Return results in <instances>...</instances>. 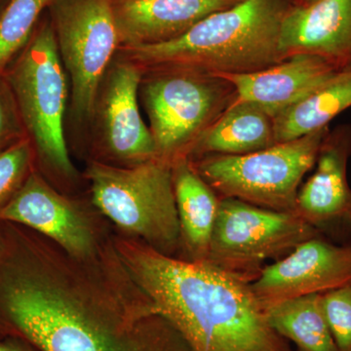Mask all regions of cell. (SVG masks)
<instances>
[{"instance_id": "obj_1", "label": "cell", "mask_w": 351, "mask_h": 351, "mask_svg": "<svg viewBox=\"0 0 351 351\" xmlns=\"http://www.w3.org/2000/svg\"><path fill=\"white\" fill-rule=\"evenodd\" d=\"M122 254L141 291L189 350L295 351L270 326L250 284L149 245H126Z\"/></svg>"}, {"instance_id": "obj_2", "label": "cell", "mask_w": 351, "mask_h": 351, "mask_svg": "<svg viewBox=\"0 0 351 351\" xmlns=\"http://www.w3.org/2000/svg\"><path fill=\"white\" fill-rule=\"evenodd\" d=\"M293 0H241L198 22L169 43L120 48L142 71L189 68L210 73L245 75L280 64L283 21Z\"/></svg>"}, {"instance_id": "obj_3", "label": "cell", "mask_w": 351, "mask_h": 351, "mask_svg": "<svg viewBox=\"0 0 351 351\" xmlns=\"http://www.w3.org/2000/svg\"><path fill=\"white\" fill-rule=\"evenodd\" d=\"M141 98L149 120L156 156L172 162L237 101L223 76L189 68L143 71Z\"/></svg>"}, {"instance_id": "obj_4", "label": "cell", "mask_w": 351, "mask_h": 351, "mask_svg": "<svg viewBox=\"0 0 351 351\" xmlns=\"http://www.w3.org/2000/svg\"><path fill=\"white\" fill-rule=\"evenodd\" d=\"M329 130L330 126L324 127L242 156L210 154L189 160L219 197L295 214L302 179L315 165L321 143Z\"/></svg>"}, {"instance_id": "obj_5", "label": "cell", "mask_w": 351, "mask_h": 351, "mask_svg": "<svg viewBox=\"0 0 351 351\" xmlns=\"http://www.w3.org/2000/svg\"><path fill=\"white\" fill-rule=\"evenodd\" d=\"M87 178L94 204L106 216L172 257L181 243L172 162L159 157L131 168L94 162Z\"/></svg>"}, {"instance_id": "obj_6", "label": "cell", "mask_w": 351, "mask_h": 351, "mask_svg": "<svg viewBox=\"0 0 351 351\" xmlns=\"http://www.w3.org/2000/svg\"><path fill=\"white\" fill-rule=\"evenodd\" d=\"M12 89L27 137L41 158L64 175L75 172L64 137L68 76L52 22L44 21L3 73Z\"/></svg>"}, {"instance_id": "obj_7", "label": "cell", "mask_w": 351, "mask_h": 351, "mask_svg": "<svg viewBox=\"0 0 351 351\" xmlns=\"http://www.w3.org/2000/svg\"><path fill=\"white\" fill-rule=\"evenodd\" d=\"M320 233L297 215L255 206L235 198L219 200L206 263L246 284L265 263L279 261Z\"/></svg>"}, {"instance_id": "obj_8", "label": "cell", "mask_w": 351, "mask_h": 351, "mask_svg": "<svg viewBox=\"0 0 351 351\" xmlns=\"http://www.w3.org/2000/svg\"><path fill=\"white\" fill-rule=\"evenodd\" d=\"M6 274L0 282V311L14 331L43 351H114L66 292L29 269Z\"/></svg>"}, {"instance_id": "obj_9", "label": "cell", "mask_w": 351, "mask_h": 351, "mask_svg": "<svg viewBox=\"0 0 351 351\" xmlns=\"http://www.w3.org/2000/svg\"><path fill=\"white\" fill-rule=\"evenodd\" d=\"M58 50L71 80L75 117H93L99 89L119 50L112 0H53Z\"/></svg>"}, {"instance_id": "obj_10", "label": "cell", "mask_w": 351, "mask_h": 351, "mask_svg": "<svg viewBox=\"0 0 351 351\" xmlns=\"http://www.w3.org/2000/svg\"><path fill=\"white\" fill-rule=\"evenodd\" d=\"M351 125L330 129L321 143L315 170L300 188L295 214L335 243H351Z\"/></svg>"}, {"instance_id": "obj_11", "label": "cell", "mask_w": 351, "mask_h": 351, "mask_svg": "<svg viewBox=\"0 0 351 351\" xmlns=\"http://www.w3.org/2000/svg\"><path fill=\"white\" fill-rule=\"evenodd\" d=\"M350 282L351 243H335L319 235L267 265L250 286L267 311L288 300L323 294Z\"/></svg>"}, {"instance_id": "obj_12", "label": "cell", "mask_w": 351, "mask_h": 351, "mask_svg": "<svg viewBox=\"0 0 351 351\" xmlns=\"http://www.w3.org/2000/svg\"><path fill=\"white\" fill-rule=\"evenodd\" d=\"M143 71L126 57L112 61L99 89L93 117L107 151L142 163L156 156V145L138 108Z\"/></svg>"}, {"instance_id": "obj_13", "label": "cell", "mask_w": 351, "mask_h": 351, "mask_svg": "<svg viewBox=\"0 0 351 351\" xmlns=\"http://www.w3.org/2000/svg\"><path fill=\"white\" fill-rule=\"evenodd\" d=\"M280 50L319 57L337 71L351 69V0H316L295 5L283 21Z\"/></svg>"}, {"instance_id": "obj_14", "label": "cell", "mask_w": 351, "mask_h": 351, "mask_svg": "<svg viewBox=\"0 0 351 351\" xmlns=\"http://www.w3.org/2000/svg\"><path fill=\"white\" fill-rule=\"evenodd\" d=\"M241 0H112L120 48L181 38L198 22Z\"/></svg>"}, {"instance_id": "obj_15", "label": "cell", "mask_w": 351, "mask_h": 351, "mask_svg": "<svg viewBox=\"0 0 351 351\" xmlns=\"http://www.w3.org/2000/svg\"><path fill=\"white\" fill-rule=\"evenodd\" d=\"M0 219L34 228L75 255L91 250L92 233L82 215L36 173L0 209Z\"/></svg>"}, {"instance_id": "obj_16", "label": "cell", "mask_w": 351, "mask_h": 351, "mask_svg": "<svg viewBox=\"0 0 351 351\" xmlns=\"http://www.w3.org/2000/svg\"><path fill=\"white\" fill-rule=\"evenodd\" d=\"M337 71L319 57L298 54L257 73L214 75L232 82L239 100L260 106L274 119L286 108L306 98Z\"/></svg>"}, {"instance_id": "obj_17", "label": "cell", "mask_w": 351, "mask_h": 351, "mask_svg": "<svg viewBox=\"0 0 351 351\" xmlns=\"http://www.w3.org/2000/svg\"><path fill=\"white\" fill-rule=\"evenodd\" d=\"M172 176L181 241L191 256L189 261L205 263L221 197L186 156L172 161Z\"/></svg>"}, {"instance_id": "obj_18", "label": "cell", "mask_w": 351, "mask_h": 351, "mask_svg": "<svg viewBox=\"0 0 351 351\" xmlns=\"http://www.w3.org/2000/svg\"><path fill=\"white\" fill-rule=\"evenodd\" d=\"M276 144L274 117L252 101L233 103L188 152L189 159L210 154L242 156Z\"/></svg>"}, {"instance_id": "obj_19", "label": "cell", "mask_w": 351, "mask_h": 351, "mask_svg": "<svg viewBox=\"0 0 351 351\" xmlns=\"http://www.w3.org/2000/svg\"><path fill=\"white\" fill-rule=\"evenodd\" d=\"M351 108V69L339 71L306 98L274 117L276 144L304 137L329 126Z\"/></svg>"}, {"instance_id": "obj_20", "label": "cell", "mask_w": 351, "mask_h": 351, "mask_svg": "<svg viewBox=\"0 0 351 351\" xmlns=\"http://www.w3.org/2000/svg\"><path fill=\"white\" fill-rule=\"evenodd\" d=\"M267 320L295 351H339L321 304V294L288 300L267 309Z\"/></svg>"}, {"instance_id": "obj_21", "label": "cell", "mask_w": 351, "mask_h": 351, "mask_svg": "<svg viewBox=\"0 0 351 351\" xmlns=\"http://www.w3.org/2000/svg\"><path fill=\"white\" fill-rule=\"evenodd\" d=\"M53 0H11L0 15V75L19 55L36 29L39 17Z\"/></svg>"}, {"instance_id": "obj_22", "label": "cell", "mask_w": 351, "mask_h": 351, "mask_svg": "<svg viewBox=\"0 0 351 351\" xmlns=\"http://www.w3.org/2000/svg\"><path fill=\"white\" fill-rule=\"evenodd\" d=\"M32 152V143L27 136L0 151V209L29 177Z\"/></svg>"}, {"instance_id": "obj_23", "label": "cell", "mask_w": 351, "mask_h": 351, "mask_svg": "<svg viewBox=\"0 0 351 351\" xmlns=\"http://www.w3.org/2000/svg\"><path fill=\"white\" fill-rule=\"evenodd\" d=\"M321 304L339 351H351V282L321 294Z\"/></svg>"}, {"instance_id": "obj_24", "label": "cell", "mask_w": 351, "mask_h": 351, "mask_svg": "<svg viewBox=\"0 0 351 351\" xmlns=\"http://www.w3.org/2000/svg\"><path fill=\"white\" fill-rule=\"evenodd\" d=\"M17 101L3 75H0V151L25 137Z\"/></svg>"}, {"instance_id": "obj_25", "label": "cell", "mask_w": 351, "mask_h": 351, "mask_svg": "<svg viewBox=\"0 0 351 351\" xmlns=\"http://www.w3.org/2000/svg\"><path fill=\"white\" fill-rule=\"evenodd\" d=\"M0 351H18L16 346L13 345V343H9V345H6V343H0Z\"/></svg>"}, {"instance_id": "obj_26", "label": "cell", "mask_w": 351, "mask_h": 351, "mask_svg": "<svg viewBox=\"0 0 351 351\" xmlns=\"http://www.w3.org/2000/svg\"><path fill=\"white\" fill-rule=\"evenodd\" d=\"M295 5H307V4L313 3L316 0H293Z\"/></svg>"}, {"instance_id": "obj_27", "label": "cell", "mask_w": 351, "mask_h": 351, "mask_svg": "<svg viewBox=\"0 0 351 351\" xmlns=\"http://www.w3.org/2000/svg\"><path fill=\"white\" fill-rule=\"evenodd\" d=\"M16 346V348H17L18 351H29L27 350H24V348H20V346Z\"/></svg>"}, {"instance_id": "obj_28", "label": "cell", "mask_w": 351, "mask_h": 351, "mask_svg": "<svg viewBox=\"0 0 351 351\" xmlns=\"http://www.w3.org/2000/svg\"><path fill=\"white\" fill-rule=\"evenodd\" d=\"M2 255V244L1 242H0V258H1Z\"/></svg>"}]
</instances>
